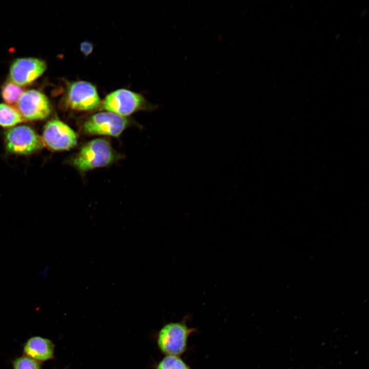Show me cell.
I'll use <instances>...</instances> for the list:
<instances>
[{
	"label": "cell",
	"mask_w": 369,
	"mask_h": 369,
	"mask_svg": "<svg viewBox=\"0 0 369 369\" xmlns=\"http://www.w3.org/2000/svg\"><path fill=\"white\" fill-rule=\"evenodd\" d=\"M114 159V152L110 142L104 138H97L81 148L72 160V164L78 170L86 172L107 166Z\"/></svg>",
	"instance_id": "cell-2"
},
{
	"label": "cell",
	"mask_w": 369,
	"mask_h": 369,
	"mask_svg": "<svg viewBox=\"0 0 369 369\" xmlns=\"http://www.w3.org/2000/svg\"><path fill=\"white\" fill-rule=\"evenodd\" d=\"M17 108L25 120H43L51 113L48 98L43 93L35 89L24 92L17 102Z\"/></svg>",
	"instance_id": "cell-8"
},
{
	"label": "cell",
	"mask_w": 369,
	"mask_h": 369,
	"mask_svg": "<svg viewBox=\"0 0 369 369\" xmlns=\"http://www.w3.org/2000/svg\"><path fill=\"white\" fill-rule=\"evenodd\" d=\"M54 349L55 345L50 339L36 336L25 342L23 352V355L42 363L54 358Z\"/></svg>",
	"instance_id": "cell-10"
},
{
	"label": "cell",
	"mask_w": 369,
	"mask_h": 369,
	"mask_svg": "<svg viewBox=\"0 0 369 369\" xmlns=\"http://www.w3.org/2000/svg\"><path fill=\"white\" fill-rule=\"evenodd\" d=\"M41 137L44 145L53 151L70 150L77 142L75 131L58 119H51L46 124Z\"/></svg>",
	"instance_id": "cell-5"
},
{
	"label": "cell",
	"mask_w": 369,
	"mask_h": 369,
	"mask_svg": "<svg viewBox=\"0 0 369 369\" xmlns=\"http://www.w3.org/2000/svg\"><path fill=\"white\" fill-rule=\"evenodd\" d=\"M65 104L70 109L86 111L96 109L100 105V101L93 85L86 81H77L68 86Z\"/></svg>",
	"instance_id": "cell-6"
},
{
	"label": "cell",
	"mask_w": 369,
	"mask_h": 369,
	"mask_svg": "<svg viewBox=\"0 0 369 369\" xmlns=\"http://www.w3.org/2000/svg\"><path fill=\"white\" fill-rule=\"evenodd\" d=\"M42 59L22 57L14 59L9 68L10 80L18 86L30 84L40 76L46 69Z\"/></svg>",
	"instance_id": "cell-9"
},
{
	"label": "cell",
	"mask_w": 369,
	"mask_h": 369,
	"mask_svg": "<svg viewBox=\"0 0 369 369\" xmlns=\"http://www.w3.org/2000/svg\"><path fill=\"white\" fill-rule=\"evenodd\" d=\"M7 152L16 155H29L44 146L42 137L30 127L19 125L11 128L4 133Z\"/></svg>",
	"instance_id": "cell-3"
},
{
	"label": "cell",
	"mask_w": 369,
	"mask_h": 369,
	"mask_svg": "<svg viewBox=\"0 0 369 369\" xmlns=\"http://www.w3.org/2000/svg\"><path fill=\"white\" fill-rule=\"evenodd\" d=\"M93 49L92 45L88 42H85L81 43L80 45V49L82 52L86 55L90 54Z\"/></svg>",
	"instance_id": "cell-15"
},
{
	"label": "cell",
	"mask_w": 369,
	"mask_h": 369,
	"mask_svg": "<svg viewBox=\"0 0 369 369\" xmlns=\"http://www.w3.org/2000/svg\"><path fill=\"white\" fill-rule=\"evenodd\" d=\"M41 363L25 355L15 358L12 361L13 369H42Z\"/></svg>",
	"instance_id": "cell-14"
},
{
	"label": "cell",
	"mask_w": 369,
	"mask_h": 369,
	"mask_svg": "<svg viewBox=\"0 0 369 369\" xmlns=\"http://www.w3.org/2000/svg\"><path fill=\"white\" fill-rule=\"evenodd\" d=\"M145 104V99L140 94L120 89L107 95L101 107L107 111L125 117L140 109Z\"/></svg>",
	"instance_id": "cell-7"
},
{
	"label": "cell",
	"mask_w": 369,
	"mask_h": 369,
	"mask_svg": "<svg viewBox=\"0 0 369 369\" xmlns=\"http://www.w3.org/2000/svg\"><path fill=\"white\" fill-rule=\"evenodd\" d=\"M128 125V120L112 112L106 111L95 113L83 123L82 130L90 135L119 136Z\"/></svg>",
	"instance_id": "cell-4"
},
{
	"label": "cell",
	"mask_w": 369,
	"mask_h": 369,
	"mask_svg": "<svg viewBox=\"0 0 369 369\" xmlns=\"http://www.w3.org/2000/svg\"><path fill=\"white\" fill-rule=\"evenodd\" d=\"M24 92L21 87L11 81H8L2 85L1 94L6 102L12 105L18 101Z\"/></svg>",
	"instance_id": "cell-12"
},
{
	"label": "cell",
	"mask_w": 369,
	"mask_h": 369,
	"mask_svg": "<svg viewBox=\"0 0 369 369\" xmlns=\"http://www.w3.org/2000/svg\"><path fill=\"white\" fill-rule=\"evenodd\" d=\"M190 317L186 315L180 321L169 322L161 328L157 344L163 354L180 356L188 351L189 336L197 331V329L188 325Z\"/></svg>",
	"instance_id": "cell-1"
},
{
	"label": "cell",
	"mask_w": 369,
	"mask_h": 369,
	"mask_svg": "<svg viewBox=\"0 0 369 369\" xmlns=\"http://www.w3.org/2000/svg\"><path fill=\"white\" fill-rule=\"evenodd\" d=\"M156 369H192L180 357L166 355L157 364Z\"/></svg>",
	"instance_id": "cell-13"
},
{
	"label": "cell",
	"mask_w": 369,
	"mask_h": 369,
	"mask_svg": "<svg viewBox=\"0 0 369 369\" xmlns=\"http://www.w3.org/2000/svg\"><path fill=\"white\" fill-rule=\"evenodd\" d=\"M25 121L17 110L0 103V126L11 127Z\"/></svg>",
	"instance_id": "cell-11"
}]
</instances>
